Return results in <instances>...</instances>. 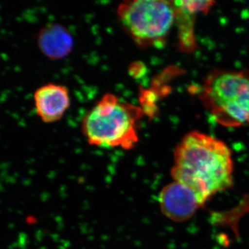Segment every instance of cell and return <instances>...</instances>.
<instances>
[{"label": "cell", "instance_id": "obj_4", "mask_svg": "<svg viewBox=\"0 0 249 249\" xmlns=\"http://www.w3.org/2000/svg\"><path fill=\"white\" fill-rule=\"evenodd\" d=\"M205 104L216 121L228 127L249 124V76L243 72H217L206 80Z\"/></svg>", "mask_w": 249, "mask_h": 249}, {"label": "cell", "instance_id": "obj_2", "mask_svg": "<svg viewBox=\"0 0 249 249\" xmlns=\"http://www.w3.org/2000/svg\"><path fill=\"white\" fill-rule=\"evenodd\" d=\"M142 113L138 106L106 93L83 117V135L89 145L131 150L139 142L137 123Z\"/></svg>", "mask_w": 249, "mask_h": 249}, {"label": "cell", "instance_id": "obj_6", "mask_svg": "<svg viewBox=\"0 0 249 249\" xmlns=\"http://www.w3.org/2000/svg\"><path fill=\"white\" fill-rule=\"evenodd\" d=\"M34 98L37 116L47 124L60 120L70 106L68 89L62 85H42L36 90Z\"/></svg>", "mask_w": 249, "mask_h": 249}, {"label": "cell", "instance_id": "obj_1", "mask_svg": "<svg viewBox=\"0 0 249 249\" xmlns=\"http://www.w3.org/2000/svg\"><path fill=\"white\" fill-rule=\"evenodd\" d=\"M232 152L219 139L202 132H189L174 151L171 175L196 193L201 205L214 195L231 188Z\"/></svg>", "mask_w": 249, "mask_h": 249}, {"label": "cell", "instance_id": "obj_3", "mask_svg": "<svg viewBox=\"0 0 249 249\" xmlns=\"http://www.w3.org/2000/svg\"><path fill=\"white\" fill-rule=\"evenodd\" d=\"M116 14L131 38L142 47H160L175 22V7L169 1H124Z\"/></svg>", "mask_w": 249, "mask_h": 249}, {"label": "cell", "instance_id": "obj_5", "mask_svg": "<svg viewBox=\"0 0 249 249\" xmlns=\"http://www.w3.org/2000/svg\"><path fill=\"white\" fill-rule=\"evenodd\" d=\"M160 211L173 222H186L202 206L196 193L178 181L168 183L159 196Z\"/></svg>", "mask_w": 249, "mask_h": 249}, {"label": "cell", "instance_id": "obj_8", "mask_svg": "<svg viewBox=\"0 0 249 249\" xmlns=\"http://www.w3.org/2000/svg\"><path fill=\"white\" fill-rule=\"evenodd\" d=\"M37 44L43 55L52 60H60L72 51L73 39L66 27L58 23H51L39 31Z\"/></svg>", "mask_w": 249, "mask_h": 249}, {"label": "cell", "instance_id": "obj_7", "mask_svg": "<svg viewBox=\"0 0 249 249\" xmlns=\"http://www.w3.org/2000/svg\"><path fill=\"white\" fill-rule=\"evenodd\" d=\"M175 11V22L178 27L179 45L184 52L193 51L196 46L194 25L196 16L206 13L214 4L212 1H173Z\"/></svg>", "mask_w": 249, "mask_h": 249}]
</instances>
